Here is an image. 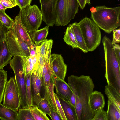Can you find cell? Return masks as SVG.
Instances as JSON below:
<instances>
[{"mask_svg":"<svg viewBox=\"0 0 120 120\" xmlns=\"http://www.w3.org/2000/svg\"><path fill=\"white\" fill-rule=\"evenodd\" d=\"M68 81L75 96L77 120H92L95 114L91 110L89 102L90 95L95 87L92 79L89 76L72 75Z\"/></svg>","mask_w":120,"mask_h":120,"instance_id":"1","label":"cell"},{"mask_svg":"<svg viewBox=\"0 0 120 120\" xmlns=\"http://www.w3.org/2000/svg\"><path fill=\"white\" fill-rule=\"evenodd\" d=\"M91 18L99 27L110 33L120 26V7H108L105 5L91 7Z\"/></svg>","mask_w":120,"mask_h":120,"instance_id":"2","label":"cell"},{"mask_svg":"<svg viewBox=\"0 0 120 120\" xmlns=\"http://www.w3.org/2000/svg\"><path fill=\"white\" fill-rule=\"evenodd\" d=\"M105 60V77L108 85L120 93V63L115 54L114 45L106 36L102 39Z\"/></svg>","mask_w":120,"mask_h":120,"instance_id":"3","label":"cell"},{"mask_svg":"<svg viewBox=\"0 0 120 120\" xmlns=\"http://www.w3.org/2000/svg\"><path fill=\"white\" fill-rule=\"evenodd\" d=\"M78 24L88 51L94 50L100 44L101 34L100 28L89 18H84Z\"/></svg>","mask_w":120,"mask_h":120,"instance_id":"4","label":"cell"},{"mask_svg":"<svg viewBox=\"0 0 120 120\" xmlns=\"http://www.w3.org/2000/svg\"><path fill=\"white\" fill-rule=\"evenodd\" d=\"M13 56L9 63L14 73V78L20 97V106L22 108H27L29 107L26 96L23 58L21 56Z\"/></svg>","mask_w":120,"mask_h":120,"instance_id":"5","label":"cell"},{"mask_svg":"<svg viewBox=\"0 0 120 120\" xmlns=\"http://www.w3.org/2000/svg\"><path fill=\"white\" fill-rule=\"evenodd\" d=\"M20 10L21 21L33 42L34 33L38 30L42 23V13L35 4L27 6Z\"/></svg>","mask_w":120,"mask_h":120,"instance_id":"6","label":"cell"},{"mask_svg":"<svg viewBox=\"0 0 120 120\" xmlns=\"http://www.w3.org/2000/svg\"><path fill=\"white\" fill-rule=\"evenodd\" d=\"M5 40L12 56H29L30 48L22 38L16 37L9 30L6 34Z\"/></svg>","mask_w":120,"mask_h":120,"instance_id":"7","label":"cell"},{"mask_svg":"<svg viewBox=\"0 0 120 120\" xmlns=\"http://www.w3.org/2000/svg\"><path fill=\"white\" fill-rule=\"evenodd\" d=\"M3 98V105L18 111L20 107V98L14 77H11L7 82Z\"/></svg>","mask_w":120,"mask_h":120,"instance_id":"8","label":"cell"},{"mask_svg":"<svg viewBox=\"0 0 120 120\" xmlns=\"http://www.w3.org/2000/svg\"><path fill=\"white\" fill-rule=\"evenodd\" d=\"M58 0H39L41 10L42 14V20L49 26H52L56 22V11Z\"/></svg>","mask_w":120,"mask_h":120,"instance_id":"9","label":"cell"},{"mask_svg":"<svg viewBox=\"0 0 120 120\" xmlns=\"http://www.w3.org/2000/svg\"><path fill=\"white\" fill-rule=\"evenodd\" d=\"M50 66L55 77L64 81L67 71V65L64 63L61 54H51Z\"/></svg>","mask_w":120,"mask_h":120,"instance_id":"10","label":"cell"},{"mask_svg":"<svg viewBox=\"0 0 120 120\" xmlns=\"http://www.w3.org/2000/svg\"><path fill=\"white\" fill-rule=\"evenodd\" d=\"M20 10L14 20L13 24L10 30L16 37L22 38L27 43L30 49H35L36 46L33 42L26 29L20 19Z\"/></svg>","mask_w":120,"mask_h":120,"instance_id":"11","label":"cell"},{"mask_svg":"<svg viewBox=\"0 0 120 120\" xmlns=\"http://www.w3.org/2000/svg\"><path fill=\"white\" fill-rule=\"evenodd\" d=\"M54 86L58 96L68 101H70L73 92L71 88L65 81L55 77Z\"/></svg>","mask_w":120,"mask_h":120,"instance_id":"12","label":"cell"},{"mask_svg":"<svg viewBox=\"0 0 120 120\" xmlns=\"http://www.w3.org/2000/svg\"><path fill=\"white\" fill-rule=\"evenodd\" d=\"M89 102L91 108L94 113L103 109L105 105V101L103 94L100 92L95 91L90 95Z\"/></svg>","mask_w":120,"mask_h":120,"instance_id":"13","label":"cell"},{"mask_svg":"<svg viewBox=\"0 0 120 120\" xmlns=\"http://www.w3.org/2000/svg\"><path fill=\"white\" fill-rule=\"evenodd\" d=\"M55 84V81L52 82L43 89L44 91V98L47 101L51 109L57 112L54 92Z\"/></svg>","mask_w":120,"mask_h":120,"instance_id":"14","label":"cell"},{"mask_svg":"<svg viewBox=\"0 0 120 120\" xmlns=\"http://www.w3.org/2000/svg\"><path fill=\"white\" fill-rule=\"evenodd\" d=\"M12 57L5 39L0 41V69L9 63Z\"/></svg>","mask_w":120,"mask_h":120,"instance_id":"15","label":"cell"},{"mask_svg":"<svg viewBox=\"0 0 120 120\" xmlns=\"http://www.w3.org/2000/svg\"><path fill=\"white\" fill-rule=\"evenodd\" d=\"M71 28L78 44L79 49L84 53L88 51L80 28L78 23L75 22L69 25Z\"/></svg>","mask_w":120,"mask_h":120,"instance_id":"16","label":"cell"},{"mask_svg":"<svg viewBox=\"0 0 120 120\" xmlns=\"http://www.w3.org/2000/svg\"><path fill=\"white\" fill-rule=\"evenodd\" d=\"M58 97L67 120H77L75 107L69 102Z\"/></svg>","mask_w":120,"mask_h":120,"instance_id":"17","label":"cell"},{"mask_svg":"<svg viewBox=\"0 0 120 120\" xmlns=\"http://www.w3.org/2000/svg\"><path fill=\"white\" fill-rule=\"evenodd\" d=\"M67 22L73 19L78 11L79 4L77 0H66Z\"/></svg>","mask_w":120,"mask_h":120,"instance_id":"18","label":"cell"},{"mask_svg":"<svg viewBox=\"0 0 120 120\" xmlns=\"http://www.w3.org/2000/svg\"><path fill=\"white\" fill-rule=\"evenodd\" d=\"M105 92L109 100L120 109V93L111 86H105Z\"/></svg>","mask_w":120,"mask_h":120,"instance_id":"19","label":"cell"},{"mask_svg":"<svg viewBox=\"0 0 120 120\" xmlns=\"http://www.w3.org/2000/svg\"><path fill=\"white\" fill-rule=\"evenodd\" d=\"M107 120H120V109L108 99Z\"/></svg>","mask_w":120,"mask_h":120,"instance_id":"20","label":"cell"},{"mask_svg":"<svg viewBox=\"0 0 120 120\" xmlns=\"http://www.w3.org/2000/svg\"><path fill=\"white\" fill-rule=\"evenodd\" d=\"M33 101L35 105L50 116L51 109L47 101L44 98H42L40 95H33Z\"/></svg>","mask_w":120,"mask_h":120,"instance_id":"21","label":"cell"},{"mask_svg":"<svg viewBox=\"0 0 120 120\" xmlns=\"http://www.w3.org/2000/svg\"><path fill=\"white\" fill-rule=\"evenodd\" d=\"M18 112L0 103V119L2 120H17Z\"/></svg>","mask_w":120,"mask_h":120,"instance_id":"22","label":"cell"},{"mask_svg":"<svg viewBox=\"0 0 120 120\" xmlns=\"http://www.w3.org/2000/svg\"><path fill=\"white\" fill-rule=\"evenodd\" d=\"M64 41L73 48H79L78 44L71 27L69 26L67 27L63 38Z\"/></svg>","mask_w":120,"mask_h":120,"instance_id":"23","label":"cell"},{"mask_svg":"<svg viewBox=\"0 0 120 120\" xmlns=\"http://www.w3.org/2000/svg\"><path fill=\"white\" fill-rule=\"evenodd\" d=\"M31 81L33 95H40V92L42 87L41 81L35 70L32 73Z\"/></svg>","mask_w":120,"mask_h":120,"instance_id":"24","label":"cell"},{"mask_svg":"<svg viewBox=\"0 0 120 120\" xmlns=\"http://www.w3.org/2000/svg\"><path fill=\"white\" fill-rule=\"evenodd\" d=\"M32 73H30L25 75L26 96L29 107L34 105L31 85V79Z\"/></svg>","mask_w":120,"mask_h":120,"instance_id":"25","label":"cell"},{"mask_svg":"<svg viewBox=\"0 0 120 120\" xmlns=\"http://www.w3.org/2000/svg\"><path fill=\"white\" fill-rule=\"evenodd\" d=\"M49 27L46 26L44 28L36 30L34 33L33 42L36 46L38 45L46 39L48 33Z\"/></svg>","mask_w":120,"mask_h":120,"instance_id":"26","label":"cell"},{"mask_svg":"<svg viewBox=\"0 0 120 120\" xmlns=\"http://www.w3.org/2000/svg\"><path fill=\"white\" fill-rule=\"evenodd\" d=\"M34 120H49L46 114L35 105L28 107Z\"/></svg>","mask_w":120,"mask_h":120,"instance_id":"27","label":"cell"},{"mask_svg":"<svg viewBox=\"0 0 120 120\" xmlns=\"http://www.w3.org/2000/svg\"><path fill=\"white\" fill-rule=\"evenodd\" d=\"M8 81L7 71L0 69V103L2 101L6 83Z\"/></svg>","mask_w":120,"mask_h":120,"instance_id":"28","label":"cell"},{"mask_svg":"<svg viewBox=\"0 0 120 120\" xmlns=\"http://www.w3.org/2000/svg\"><path fill=\"white\" fill-rule=\"evenodd\" d=\"M17 118V120H34L28 108L19 109Z\"/></svg>","mask_w":120,"mask_h":120,"instance_id":"29","label":"cell"},{"mask_svg":"<svg viewBox=\"0 0 120 120\" xmlns=\"http://www.w3.org/2000/svg\"><path fill=\"white\" fill-rule=\"evenodd\" d=\"M0 21L10 30L13 24L14 20L6 13L5 10H0Z\"/></svg>","mask_w":120,"mask_h":120,"instance_id":"30","label":"cell"},{"mask_svg":"<svg viewBox=\"0 0 120 120\" xmlns=\"http://www.w3.org/2000/svg\"><path fill=\"white\" fill-rule=\"evenodd\" d=\"M24 61V70L25 75L32 73L34 70L32 59L30 57L22 56Z\"/></svg>","mask_w":120,"mask_h":120,"instance_id":"31","label":"cell"},{"mask_svg":"<svg viewBox=\"0 0 120 120\" xmlns=\"http://www.w3.org/2000/svg\"><path fill=\"white\" fill-rule=\"evenodd\" d=\"M55 98L58 109L57 112L62 120H67L57 94L54 93Z\"/></svg>","mask_w":120,"mask_h":120,"instance_id":"32","label":"cell"},{"mask_svg":"<svg viewBox=\"0 0 120 120\" xmlns=\"http://www.w3.org/2000/svg\"><path fill=\"white\" fill-rule=\"evenodd\" d=\"M106 117V111L102 109L96 112L92 120H107Z\"/></svg>","mask_w":120,"mask_h":120,"instance_id":"33","label":"cell"},{"mask_svg":"<svg viewBox=\"0 0 120 120\" xmlns=\"http://www.w3.org/2000/svg\"><path fill=\"white\" fill-rule=\"evenodd\" d=\"M44 65V58L41 56L40 53L38 67L36 71H35L41 80L42 76Z\"/></svg>","mask_w":120,"mask_h":120,"instance_id":"34","label":"cell"},{"mask_svg":"<svg viewBox=\"0 0 120 120\" xmlns=\"http://www.w3.org/2000/svg\"><path fill=\"white\" fill-rule=\"evenodd\" d=\"M49 40L46 39L45 41L41 43L39 46V52L41 56L44 58L45 56L46 51L48 48Z\"/></svg>","mask_w":120,"mask_h":120,"instance_id":"35","label":"cell"},{"mask_svg":"<svg viewBox=\"0 0 120 120\" xmlns=\"http://www.w3.org/2000/svg\"><path fill=\"white\" fill-rule=\"evenodd\" d=\"M0 3L6 9L18 5L16 0H0Z\"/></svg>","mask_w":120,"mask_h":120,"instance_id":"36","label":"cell"},{"mask_svg":"<svg viewBox=\"0 0 120 120\" xmlns=\"http://www.w3.org/2000/svg\"><path fill=\"white\" fill-rule=\"evenodd\" d=\"M9 30L0 21V41L5 39L6 34Z\"/></svg>","mask_w":120,"mask_h":120,"instance_id":"37","label":"cell"},{"mask_svg":"<svg viewBox=\"0 0 120 120\" xmlns=\"http://www.w3.org/2000/svg\"><path fill=\"white\" fill-rule=\"evenodd\" d=\"M113 38L112 43L114 45L119 43L120 41V29H115L113 31Z\"/></svg>","mask_w":120,"mask_h":120,"instance_id":"38","label":"cell"},{"mask_svg":"<svg viewBox=\"0 0 120 120\" xmlns=\"http://www.w3.org/2000/svg\"><path fill=\"white\" fill-rule=\"evenodd\" d=\"M32 0H16L20 9L26 6L30 5Z\"/></svg>","mask_w":120,"mask_h":120,"instance_id":"39","label":"cell"},{"mask_svg":"<svg viewBox=\"0 0 120 120\" xmlns=\"http://www.w3.org/2000/svg\"><path fill=\"white\" fill-rule=\"evenodd\" d=\"M114 52L118 62L120 63V46L118 44L114 45Z\"/></svg>","mask_w":120,"mask_h":120,"instance_id":"40","label":"cell"},{"mask_svg":"<svg viewBox=\"0 0 120 120\" xmlns=\"http://www.w3.org/2000/svg\"><path fill=\"white\" fill-rule=\"evenodd\" d=\"M50 117L52 120H62L58 113L51 109Z\"/></svg>","mask_w":120,"mask_h":120,"instance_id":"41","label":"cell"},{"mask_svg":"<svg viewBox=\"0 0 120 120\" xmlns=\"http://www.w3.org/2000/svg\"><path fill=\"white\" fill-rule=\"evenodd\" d=\"M81 9H83L87 4H90V0H77Z\"/></svg>","mask_w":120,"mask_h":120,"instance_id":"42","label":"cell"},{"mask_svg":"<svg viewBox=\"0 0 120 120\" xmlns=\"http://www.w3.org/2000/svg\"><path fill=\"white\" fill-rule=\"evenodd\" d=\"M69 102L72 105L75 107L76 100L75 94L73 92L70 98Z\"/></svg>","mask_w":120,"mask_h":120,"instance_id":"43","label":"cell"},{"mask_svg":"<svg viewBox=\"0 0 120 120\" xmlns=\"http://www.w3.org/2000/svg\"><path fill=\"white\" fill-rule=\"evenodd\" d=\"M36 55V49L34 48L30 49V56L29 57L32 58Z\"/></svg>","mask_w":120,"mask_h":120,"instance_id":"44","label":"cell"},{"mask_svg":"<svg viewBox=\"0 0 120 120\" xmlns=\"http://www.w3.org/2000/svg\"><path fill=\"white\" fill-rule=\"evenodd\" d=\"M6 8L0 3V10H5Z\"/></svg>","mask_w":120,"mask_h":120,"instance_id":"45","label":"cell"}]
</instances>
